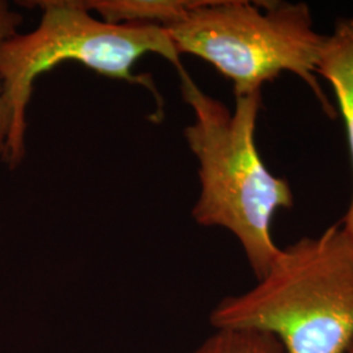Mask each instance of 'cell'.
I'll list each match as a JSON object with an SVG mask.
<instances>
[{
  "label": "cell",
  "instance_id": "1",
  "mask_svg": "<svg viewBox=\"0 0 353 353\" xmlns=\"http://www.w3.org/2000/svg\"><path fill=\"white\" fill-rule=\"evenodd\" d=\"M178 74L183 101L194 114L183 134L199 161L201 195L191 216L201 227L229 230L261 280L280 252L272 239V219L293 205L288 181L267 169L255 144L262 92L236 97L230 110L203 92L185 67Z\"/></svg>",
  "mask_w": 353,
  "mask_h": 353
},
{
  "label": "cell",
  "instance_id": "2",
  "mask_svg": "<svg viewBox=\"0 0 353 353\" xmlns=\"http://www.w3.org/2000/svg\"><path fill=\"white\" fill-rule=\"evenodd\" d=\"M210 322L270 334L284 353H345L353 343V241L334 224L280 248L258 284L223 299Z\"/></svg>",
  "mask_w": 353,
  "mask_h": 353
},
{
  "label": "cell",
  "instance_id": "3",
  "mask_svg": "<svg viewBox=\"0 0 353 353\" xmlns=\"http://www.w3.org/2000/svg\"><path fill=\"white\" fill-rule=\"evenodd\" d=\"M42 10L39 26L16 33L0 46V77L8 112V135L1 159L16 169L26 153V109L38 76L74 61L99 75L151 90L161 101L151 76L134 74L140 58L157 54L182 70L166 28L110 24L92 16L79 0L33 1Z\"/></svg>",
  "mask_w": 353,
  "mask_h": 353
},
{
  "label": "cell",
  "instance_id": "4",
  "mask_svg": "<svg viewBox=\"0 0 353 353\" xmlns=\"http://www.w3.org/2000/svg\"><path fill=\"white\" fill-rule=\"evenodd\" d=\"M166 29L179 55L212 64L232 80L236 97L262 92L265 83L287 71L303 79L328 118H336L316 75L326 36L314 29L305 3L202 0Z\"/></svg>",
  "mask_w": 353,
  "mask_h": 353
},
{
  "label": "cell",
  "instance_id": "5",
  "mask_svg": "<svg viewBox=\"0 0 353 353\" xmlns=\"http://www.w3.org/2000/svg\"><path fill=\"white\" fill-rule=\"evenodd\" d=\"M316 75L322 76L332 87L344 119L353 168V17L341 19L332 34L326 36L318 57ZM339 224L353 241V195Z\"/></svg>",
  "mask_w": 353,
  "mask_h": 353
},
{
  "label": "cell",
  "instance_id": "6",
  "mask_svg": "<svg viewBox=\"0 0 353 353\" xmlns=\"http://www.w3.org/2000/svg\"><path fill=\"white\" fill-rule=\"evenodd\" d=\"M81 3L105 23L169 28L182 21L202 0H87Z\"/></svg>",
  "mask_w": 353,
  "mask_h": 353
},
{
  "label": "cell",
  "instance_id": "7",
  "mask_svg": "<svg viewBox=\"0 0 353 353\" xmlns=\"http://www.w3.org/2000/svg\"><path fill=\"white\" fill-rule=\"evenodd\" d=\"M191 353H284L272 335L252 330H214Z\"/></svg>",
  "mask_w": 353,
  "mask_h": 353
},
{
  "label": "cell",
  "instance_id": "8",
  "mask_svg": "<svg viewBox=\"0 0 353 353\" xmlns=\"http://www.w3.org/2000/svg\"><path fill=\"white\" fill-rule=\"evenodd\" d=\"M23 21L20 13L12 11L11 6L7 1L0 0V46L7 38L12 37L17 33V28ZM8 135V112L4 101L3 83L0 77V156L4 150L6 140Z\"/></svg>",
  "mask_w": 353,
  "mask_h": 353
},
{
  "label": "cell",
  "instance_id": "9",
  "mask_svg": "<svg viewBox=\"0 0 353 353\" xmlns=\"http://www.w3.org/2000/svg\"><path fill=\"white\" fill-rule=\"evenodd\" d=\"M345 353H353V343L351 344V347H350V348L345 351Z\"/></svg>",
  "mask_w": 353,
  "mask_h": 353
}]
</instances>
